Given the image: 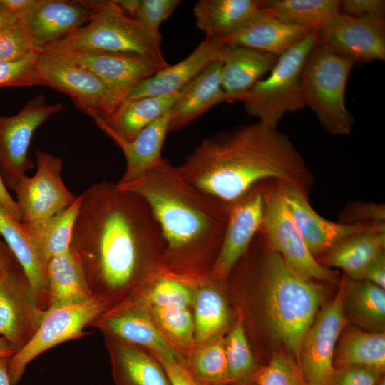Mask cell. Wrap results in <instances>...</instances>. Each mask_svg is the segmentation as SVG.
I'll list each match as a JSON object with an SVG mask.
<instances>
[{"label": "cell", "instance_id": "6da1fadb", "mask_svg": "<svg viewBox=\"0 0 385 385\" xmlns=\"http://www.w3.org/2000/svg\"><path fill=\"white\" fill-rule=\"evenodd\" d=\"M81 195L70 250L78 260L93 297L125 294L164 253L160 227L139 195L102 181Z\"/></svg>", "mask_w": 385, "mask_h": 385}, {"label": "cell", "instance_id": "7a4b0ae2", "mask_svg": "<svg viewBox=\"0 0 385 385\" xmlns=\"http://www.w3.org/2000/svg\"><path fill=\"white\" fill-rule=\"evenodd\" d=\"M177 168L186 181L227 204L271 180L308 196L314 180L289 138L260 122L205 139Z\"/></svg>", "mask_w": 385, "mask_h": 385}, {"label": "cell", "instance_id": "3957f363", "mask_svg": "<svg viewBox=\"0 0 385 385\" xmlns=\"http://www.w3.org/2000/svg\"><path fill=\"white\" fill-rule=\"evenodd\" d=\"M117 185L148 204L161 230L164 257L172 268L211 272L230 204L186 181L178 168L163 158L135 180Z\"/></svg>", "mask_w": 385, "mask_h": 385}, {"label": "cell", "instance_id": "277c9868", "mask_svg": "<svg viewBox=\"0 0 385 385\" xmlns=\"http://www.w3.org/2000/svg\"><path fill=\"white\" fill-rule=\"evenodd\" d=\"M265 240L260 281L267 322L273 337L298 363L305 335L323 302L324 288L295 272Z\"/></svg>", "mask_w": 385, "mask_h": 385}, {"label": "cell", "instance_id": "5b68a950", "mask_svg": "<svg viewBox=\"0 0 385 385\" xmlns=\"http://www.w3.org/2000/svg\"><path fill=\"white\" fill-rule=\"evenodd\" d=\"M91 11L88 21L43 51L61 53L101 51L138 53L167 63L161 37L149 33L117 1H81Z\"/></svg>", "mask_w": 385, "mask_h": 385}, {"label": "cell", "instance_id": "8992f818", "mask_svg": "<svg viewBox=\"0 0 385 385\" xmlns=\"http://www.w3.org/2000/svg\"><path fill=\"white\" fill-rule=\"evenodd\" d=\"M354 63L319 41L304 63L301 83L305 106L332 135L349 134L354 123L344 103L345 90Z\"/></svg>", "mask_w": 385, "mask_h": 385}, {"label": "cell", "instance_id": "52a82bcc", "mask_svg": "<svg viewBox=\"0 0 385 385\" xmlns=\"http://www.w3.org/2000/svg\"><path fill=\"white\" fill-rule=\"evenodd\" d=\"M317 41V32L312 31L278 57L267 78L236 96L233 101L242 102L247 113L257 118L258 122L277 128L285 113L306 106L301 73L306 58Z\"/></svg>", "mask_w": 385, "mask_h": 385}, {"label": "cell", "instance_id": "ba28073f", "mask_svg": "<svg viewBox=\"0 0 385 385\" xmlns=\"http://www.w3.org/2000/svg\"><path fill=\"white\" fill-rule=\"evenodd\" d=\"M36 171L26 175L14 190L21 222L39 243L50 220L76 200L63 183L62 160L48 153L36 152ZM40 248V247H39Z\"/></svg>", "mask_w": 385, "mask_h": 385}, {"label": "cell", "instance_id": "9c48e42d", "mask_svg": "<svg viewBox=\"0 0 385 385\" xmlns=\"http://www.w3.org/2000/svg\"><path fill=\"white\" fill-rule=\"evenodd\" d=\"M36 78L38 85L67 95L76 108L93 119L107 120L124 101L90 71L56 53L42 51Z\"/></svg>", "mask_w": 385, "mask_h": 385}, {"label": "cell", "instance_id": "30bf717a", "mask_svg": "<svg viewBox=\"0 0 385 385\" xmlns=\"http://www.w3.org/2000/svg\"><path fill=\"white\" fill-rule=\"evenodd\" d=\"M107 309L104 301L94 297L82 303L47 309L31 339L9 359L11 385H16L27 365L46 350L89 334L83 329Z\"/></svg>", "mask_w": 385, "mask_h": 385}, {"label": "cell", "instance_id": "8fae6325", "mask_svg": "<svg viewBox=\"0 0 385 385\" xmlns=\"http://www.w3.org/2000/svg\"><path fill=\"white\" fill-rule=\"evenodd\" d=\"M261 232L269 245L301 276L333 282V272L311 253L298 232L285 204L279 181L265 185V212Z\"/></svg>", "mask_w": 385, "mask_h": 385}, {"label": "cell", "instance_id": "7c38bea8", "mask_svg": "<svg viewBox=\"0 0 385 385\" xmlns=\"http://www.w3.org/2000/svg\"><path fill=\"white\" fill-rule=\"evenodd\" d=\"M66 108L47 104L43 94L36 96L15 115H0V173L6 188L14 190L26 173L34 169L28 156L33 135L51 115Z\"/></svg>", "mask_w": 385, "mask_h": 385}, {"label": "cell", "instance_id": "4fadbf2b", "mask_svg": "<svg viewBox=\"0 0 385 385\" xmlns=\"http://www.w3.org/2000/svg\"><path fill=\"white\" fill-rule=\"evenodd\" d=\"M344 279L333 300L319 312L303 341L298 364L312 385H330L337 339L347 318L343 307Z\"/></svg>", "mask_w": 385, "mask_h": 385}, {"label": "cell", "instance_id": "5bb4252c", "mask_svg": "<svg viewBox=\"0 0 385 385\" xmlns=\"http://www.w3.org/2000/svg\"><path fill=\"white\" fill-rule=\"evenodd\" d=\"M46 309L38 305L30 282L19 263L0 276V334L15 351L34 337Z\"/></svg>", "mask_w": 385, "mask_h": 385}, {"label": "cell", "instance_id": "9a60e30c", "mask_svg": "<svg viewBox=\"0 0 385 385\" xmlns=\"http://www.w3.org/2000/svg\"><path fill=\"white\" fill-rule=\"evenodd\" d=\"M265 183L256 185L230 204L222 242L210 272L217 281L228 277L262 228Z\"/></svg>", "mask_w": 385, "mask_h": 385}, {"label": "cell", "instance_id": "2e32d148", "mask_svg": "<svg viewBox=\"0 0 385 385\" xmlns=\"http://www.w3.org/2000/svg\"><path fill=\"white\" fill-rule=\"evenodd\" d=\"M317 32L319 43L354 64L385 60L384 18L338 12Z\"/></svg>", "mask_w": 385, "mask_h": 385}, {"label": "cell", "instance_id": "e0dca14e", "mask_svg": "<svg viewBox=\"0 0 385 385\" xmlns=\"http://www.w3.org/2000/svg\"><path fill=\"white\" fill-rule=\"evenodd\" d=\"M56 53L90 71L123 100L140 81L169 66L132 53L75 51Z\"/></svg>", "mask_w": 385, "mask_h": 385}, {"label": "cell", "instance_id": "ac0fdd59", "mask_svg": "<svg viewBox=\"0 0 385 385\" xmlns=\"http://www.w3.org/2000/svg\"><path fill=\"white\" fill-rule=\"evenodd\" d=\"M280 188L293 222L314 257L326 254L337 242L349 236L381 226L330 221L312 208L308 196L299 188L282 182H280Z\"/></svg>", "mask_w": 385, "mask_h": 385}, {"label": "cell", "instance_id": "d6986e66", "mask_svg": "<svg viewBox=\"0 0 385 385\" xmlns=\"http://www.w3.org/2000/svg\"><path fill=\"white\" fill-rule=\"evenodd\" d=\"M88 327L98 328L106 337L147 347L155 355H178L150 316L138 305L128 304L107 309Z\"/></svg>", "mask_w": 385, "mask_h": 385}, {"label": "cell", "instance_id": "ffe728a7", "mask_svg": "<svg viewBox=\"0 0 385 385\" xmlns=\"http://www.w3.org/2000/svg\"><path fill=\"white\" fill-rule=\"evenodd\" d=\"M227 45L205 38L185 58L137 83L125 99L163 96L179 92L206 67L222 59Z\"/></svg>", "mask_w": 385, "mask_h": 385}, {"label": "cell", "instance_id": "44dd1931", "mask_svg": "<svg viewBox=\"0 0 385 385\" xmlns=\"http://www.w3.org/2000/svg\"><path fill=\"white\" fill-rule=\"evenodd\" d=\"M91 15L81 1L36 0L22 16L35 46L43 51L86 24Z\"/></svg>", "mask_w": 385, "mask_h": 385}, {"label": "cell", "instance_id": "7402d4cb", "mask_svg": "<svg viewBox=\"0 0 385 385\" xmlns=\"http://www.w3.org/2000/svg\"><path fill=\"white\" fill-rule=\"evenodd\" d=\"M312 30L282 21L261 9L239 28L218 39L279 57Z\"/></svg>", "mask_w": 385, "mask_h": 385}, {"label": "cell", "instance_id": "603a6c76", "mask_svg": "<svg viewBox=\"0 0 385 385\" xmlns=\"http://www.w3.org/2000/svg\"><path fill=\"white\" fill-rule=\"evenodd\" d=\"M0 235L24 270L43 309L48 302V262L34 238L0 203Z\"/></svg>", "mask_w": 385, "mask_h": 385}, {"label": "cell", "instance_id": "cb8c5ba5", "mask_svg": "<svg viewBox=\"0 0 385 385\" xmlns=\"http://www.w3.org/2000/svg\"><path fill=\"white\" fill-rule=\"evenodd\" d=\"M222 59L210 64L180 91L170 110L168 132L180 129L216 104L227 101L221 80Z\"/></svg>", "mask_w": 385, "mask_h": 385}, {"label": "cell", "instance_id": "d4e9b609", "mask_svg": "<svg viewBox=\"0 0 385 385\" xmlns=\"http://www.w3.org/2000/svg\"><path fill=\"white\" fill-rule=\"evenodd\" d=\"M170 111L157 118L132 140L118 136L101 123H96L123 151L125 171L118 184L130 183L157 165L162 159L161 150L167 133Z\"/></svg>", "mask_w": 385, "mask_h": 385}, {"label": "cell", "instance_id": "484cf974", "mask_svg": "<svg viewBox=\"0 0 385 385\" xmlns=\"http://www.w3.org/2000/svg\"><path fill=\"white\" fill-rule=\"evenodd\" d=\"M278 57L252 48L227 45L222 58V86L227 101L250 91L275 65Z\"/></svg>", "mask_w": 385, "mask_h": 385}, {"label": "cell", "instance_id": "4316f807", "mask_svg": "<svg viewBox=\"0 0 385 385\" xmlns=\"http://www.w3.org/2000/svg\"><path fill=\"white\" fill-rule=\"evenodd\" d=\"M385 226H376L349 236L334 245L322 257L323 265L341 268L354 280H363L364 272L384 252Z\"/></svg>", "mask_w": 385, "mask_h": 385}, {"label": "cell", "instance_id": "83f0119b", "mask_svg": "<svg viewBox=\"0 0 385 385\" xmlns=\"http://www.w3.org/2000/svg\"><path fill=\"white\" fill-rule=\"evenodd\" d=\"M116 385H170L159 363L139 346L106 337Z\"/></svg>", "mask_w": 385, "mask_h": 385}, {"label": "cell", "instance_id": "f1b7e54d", "mask_svg": "<svg viewBox=\"0 0 385 385\" xmlns=\"http://www.w3.org/2000/svg\"><path fill=\"white\" fill-rule=\"evenodd\" d=\"M178 95L179 92L163 96L125 99L107 120H93L118 136L130 141L145 127L168 112Z\"/></svg>", "mask_w": 385, "mask_h": 385}, {"label": "cell", "instance_id": "f546056e", "mask_svg": "<svg viewBox=\"0 0 385 385\" xmlns=\"http://www.w3.org/2000/svg\"><path fill=\"white\" fill-rule=\"evenodd\" d=\"M261 9V0H200L192 11L205 38L217 41L235 31Z\"/></svg>", "mask_w": 385, "mask_h": 385}, {"label": "cell", "instance_id": "4dcf8cb0", "mask_svg": "<svg viewBox=\"0 0 385 385\" xmlns=\"http://www.w3.org/2000/svg\"><path fill=\"white\" fill-rule=\"evenodd\" d=\"M48 308L84 302L93 297L81 265L69 250L48 262Z\"/></svg>", "mask_w": 385, "mask_h": 385}, {"label": "cell", "instance_id": "1f68e13d", "mask_svg": "<svg viewBox=\"0 0 385 385\" xmlns=\"http://www.w3.org/2000/svg\"><path fill=\"white\" fill-rule=\"evenodd\" d=\"M343 307L345 314L363 327L376 332L384 329V289L366 280L344 279Z\"/></svg>", "mask_w": 385, "mask_h": 385}, {"label": "cell", "instance_id": "d6a6232c", "mask_svg": "<svg viewBox=\"0 0 385 385\" xmlns=\"http://www.w3.org/2000/svg\"><path fill=\"white\" fill-rule=\"evenodd\" d=\"M339 0H261V10L289 24L318 31L339 12Z\"/></svg>", "mask_w": 385, "mask_h": 385}, {"label": "cell", "instance_id": "836d02e7", "mask_svg": "<svg viewBox=\"0 0 385 385\" xmlns=\"http://www.w3.org/2000/svg\"><path fill=\"white\" fill-rule=\"evenodd\" d=\"M345 365L366 366L384 374V332L355 329L346 332L334 356V368Z\"/></svg>", "mask_w": 385, "mask_h": 385}, {"label": "cell", "instance_id": "e575fe53", "mask_svg": "<svg viewBox=\"0 0 385 385\" xmlns=\"http://www.w3.org/2000/svg\"><path fill=\"white\" fill-rule=\"evenodd\" d=\"M195 339L203 342L227 324L228 311L221 294L212 287L201 288L195 298Z\"/></svg>", "mask_w": 385, "mask_h": 385}, {"label": "cell", "instance_id": "d590c367", "mask_svg": "<svg viewBox=\"0 0 385 385\" xmlns=\"http://www.w3.org/2000/svg\"><path fill=\"white\" fill-rule=\"evenodd\" d=\"M225 344L227 363V384L246 385L251 381L259 369L241 321L231 329Z\"/></svg>", "mask_w": 385, "mask_h": 385}, {"label": "cell", "instance_id": "8d00e7d4", "mask_svg": "<svg viewBox=\"0 0 385 385\" xmlns=\"http://www.w3.org/2000/svg\"><path fill=\"white\" fill-rule=\"evenodd\" d=\"M81 202V195L69 207L53 217L47 225L39 243L45 260L70 250L74 224Z\"/></svg>", "mask_w": 385, "mask_h": 385}, {"label": "cell", "instance_id": "74e56055", "mask_svg": "<svg viewBox=\"0 0 385 385\" xmlns=\"http://www.w3.org/2000/svg\"><path fill=\"white\" fill-rule=\"evenodd\" d=\"M199 385L227 384V363L225 344L211 343L200 349L188 368Z\"/></svg>", "mask_w": 385, "mask_h": 385}, {"label": "cell", "instance_id": "f35d334b", "mask_svg": "<svg viewBox=\"0 0 385 385\" xmlns=\"http://www.w3.org/2000/svg\"><path fill=\"white\" fill-rule=\"evenodd\" d=\"M253 385H312L304 377L296 359L290 354H274L254 375Z\"/></svg>", "mask_w": 385, "mask_h": 385}, {"label": "cell", "instance_id": "ab89813d", "mask_svg": "<svg viewBox=\"0 0 385 385\" xmlns=\"http://www.w3.org/2000/svg\"><path fill=\"white\" fill-rule=\"evenodd\" d=\"M146 294L148 303L155 307L188 308L193 300L189 287L168 274L157 276Z\"/></svg>", "mask_w": 385, "mask_h": 385}, {"label": "cell", "instance_id": "60d3db41", "mask_svg": "<svg viewBox=\"0 0 385 385\" xmlns=\"http://www.w3.org/2000/svg\"><path fill=\"white\" fill-rule=\"evenodd\" d=\"M41 51L35 46L22 15L0 31V61H16Z\"/></svg>", "mask_w": 385, "mask_h": 385}, {"label": "cell", "instance_id": "b9f144b4", "mask_svg": "<svg viewBox=\"0 0 385 385\" xmlns=\"http://www.w3.org/2000/svg\"><path fill=\"white\" fill-rule=\"evenodd\" d=\"M158 325L182 344L188 345L195 338L194 318L188 308L152 307Z\"/></svg>", "mask_w": 385, "mask_h": 385}, {"label": "cell", "instance_id": "7bdbcfd3", "mask_svg": "<svg viewBox=\"0 0 385 385\" xmlns=\"http://www.w3.org/2000/svg\"><path fill=\"white\" fill-rule=\"evenodd\" d=\"M180 0H137L132 16L149 33L161 37L159 27L180 4Z\"/></svg>", "mask_w": 385, "mask_h": 385}, {"label": "cell", "instance_id": "ee69618b", "mask_svg": "<svg viewBox=\"0 0 385 385\" xmlns=\"http://www.w3.org/2000/svg\"><path fill=\"white\" fill-rule=\"evenodd\" d=\"M41 52L16 61H0V88L37 85L36 66Z\"/></svg>", "mask_w": 385, "mask_h": 385}, {"label": "cell", "instance_id": "f6af8a7d", "mask_svg": "<svg viewBox=\"0 0 385 385\" xmlns=\"http://www.w3.org/2000/svg\"><path fill=\"white\" fill-rule=\"evenodd\" d=\"M384 374L362 365H345L334 368L330 385H377Z\"/></svg>", "mask_w": 385, "mask_h": 385}, {"label": "cell", "instance_id": "bcb514c9", "mask_svg": "<svg viewBox=\"0 0 385 385\" xmlns=\"http://www.w3.org/2000/svg\"><path fill=\"white\" fill-rule=\"evenodd\" d=\"M384 207L374 203H355L345 210L341 222L364 224L369 225H384Z\"/></svg>", "mask_w": 385, "mask_h": 385}, {"label": "cell", "instance_id": "7dc6e473", "mask_svg": "<svg viewBox=\"0 0 385 385\" xmlns=\"http://www.w3.org/2000/svg\"><path fill=\"white\" fill-rule=\"evenodd\" d=\"M339 12L356 17L384 18V0H342Z\"/></svg>", "mask_w": 385, "mask_h": 385}, {"label": "cell", "instance_id": "c3c4849f", "mask_svg": "<svg viewBox=\"0 0 385 385\" xmlns=\"http://www.w3.org/2000/svg\"><path fill=\"white\" fill-rule=\"evenodd\" d=\"M170 385H199L178 356L156 355Z\"/></svg>", "mask_w": 385, "mask_h": 385}, {"label": "cell", "instance_id": "681fc988", "mask_svg": "<svg viewBox=\"0 0 385 385\" xmlns=\"http://www.w3.org/2000/svg\"><path fill=\"white\" fill-rule=\"evenodd\" d=\"M363 280L368 281L382 289L385 288V255L377 256L366 267Z\"/></svg>", "mask_w": 385, "mask_h": 385}, {"label": "cell", "instance_id": "f907efd6", "mask_svg": "<svg viewBox=\"0 0 385 385\" xmlns=\"http://www.w3.org/2000/svg\"><path fill=\"white\" fill-rule=\"evenodd\" d=\"M0 203L16 220L21 221V213L17 202L9 193L0 173Z\"/></svg>", "mask_w": 385, "mask_h": 385}, {"label": "cell", "instance_id": "816d5d0a", "mask_svg": "<svg viewBox=\"0 0 385 385\" xmlns=\"http://www.w3.org/2000/svg\"><path fill=\"white\" fill-rule=\"evenodd\" d=\"M36 1V0H0L6 9L16 15H23L27 13Z\"/></svg>", "mask_w": 385, "mask_h": 385}, {"label": "cell", "instance_id": "f5cc1de1", "mask_svg": "<svg viewBox=\"0 0 385 385\" xmlns=\"http://www.w3.org/2000/svg\"><path fill=\"white\" fill-rule=\"evenodd\" d=\"M17 263L19 262L14 254L0 235V276Z\"/></svg>", "mask_w": 385, "mask_h": 385}, {"label": "cell", "instance_id": "db71d44e", "mask_svg": "<svg viewBox=\"0 0 385 385\" xmlns=\"http://www.w3.org/2000/svg\"><path fill=\"white\" fill-rule=\"evenodd\" d=\"M19 16L9 11L0 2V31L15 21Z\"/></svg>", "mask_w": 385, "mask_h": 385}, {"label": "cell", "instance_id": "11a10c76", "mask_svg": "<svg viewBox=\"0 0 385 385\" xmlns=\"http://www.w3.org/2000/svg\"><path fill=\"white\" fill-rule=\"evenodd\" d=\"M15 351L9 342L4 337H0V359L10 358Z\"/></svg>", "mask_w": 385, "mask_h": 385}, {"label": "cell", "instance_id": "9f6ffc18", "mask_svg": "<svg viewBox=\"0 0 385 385\" xmlns=\"http://www.w3.org/2000/svg\"><path fill=\"white\" fill-rule=\"evenodd\" d=\"M9 359H0V385H11L8 374Z\"/></svg>", "mask_w": 385, "mask_h": 385}, {"label": "cell", "instance_id": "6f0895ef", "mask_svg": "<svg viewBox=\"0 0 385 385\" xmlns=\"http://www.w3.org/2000/svg\"><path fill=\"white\" fill-rule=\"evenodd\" d=\"M377 385H385V378L383 376Z\"/></svg>", "mask_w": 385, "mask_h": 385}]
</instances>
